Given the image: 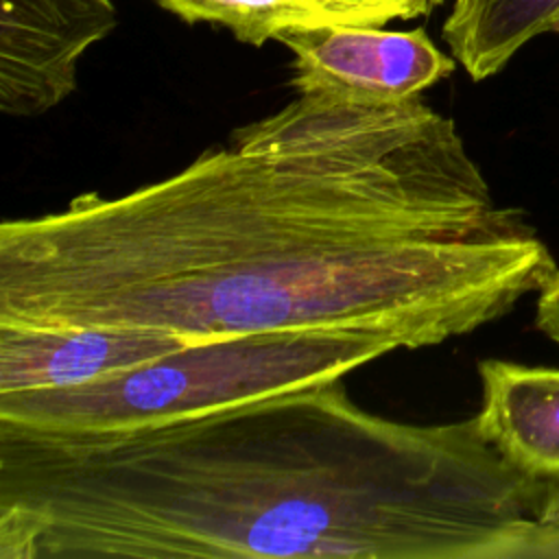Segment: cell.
I'll return each instance as SVG.
<instances>
[{"label": "cell", "instance_id": "3957f363", "mask_svg": "<svg viewBox=\"0 0 559 559\" xmlns=\"http://www.w3.org/2000/svg\"><path fill=\"white\" fill-rule=\"evenodd\" d=\"M402 349L367 330L253 332L188 343L127 371L68 386L0 393V426L116 432L181 421L323 384Z\"/></svg>", "mask_w": 559, "mask_h": 559}, {"label": "cell", "instance_id": "277c9868", "mask_svg": "<svg viewBox=\"0 0 559 559\" xmlns=\"http://www.w3.org/2000/svg\"><path fill=\"white\" fill-rule=\"evenodd\" d=\"M275 39L293 52L297 94L356 105L419 98L459 63L441 52L424 28L295 24L277 31Z\"/></svg>", "mask_w": 559, "mask_h": 559}, {"label": "cell", "instance_id": "30bf717a", "mask_svg": "<svg viewBox=\"0 0 559 559\" xmlns=\"http://www.w3.org/2000/svg\"><path fill=\"white\" fill-rule=\"evenodd\" d=\"M443 0H312L301 24L382 26L428 13Z\"/></svg>", "mask_w": 559, "mask_h": 559}, {"label": "cell", "instance_id": "7a4b0ae2", "mask_svg": "<svg viewBox=\"0 0 559 559\" xmlns=\"http://www.w3.org/2000/svg\"><path fill=\"white\" fill-rule=\"evenodd\" d=\"M550 483L476 417H380L338 378L133 430L0 426V559H559Z\"/></svg>", "mask_w": 559, "mask_h": 559}, {"label": "cell", "instance_id": "8fae6325", "mask_svg": "<svg viewBox=\"0 0 559 559\" xmlns=\"http://www.w3.org/2000/svg\"><path fill=\"white\" fill-rule=\"evenodd\" d=\"M535 325L550 341L559 345V269L550 277V282L539 290Z\"/></svg>", "mask_w": 559, "mask_h": 559}, {"label": "cell", "instance_id": "52a82bcc", "mask_svg": "<svg viewBox=\"0 0 559 559\" xmlns=\"http://www.w3.org/2000/svg\"><path fill=\"white\" fill-rule=\"evenodd\" d=\"M478 376L483 437L515 469L559 478V369L487 358Z\"/></svg>", "mask_w": 559, "mask_h": 559}, {"label": "cell", "instance_id": "9c48e42d", "mask_svg": "<svg viewBox=\"0 0 559 559\" xmlns=\"http://www.w3.org/2000/svg\"><path fill=\"white\" fill-rule=\"evenodd\" d=\"M186 22H216L236 39L262 46L277 31L301 24L312 0H155Z\"/></svg>", "mask_w": 559, "mask_h": 559}, {"label": "cell", "instance_id": "7c38bea8", "mask_svg": "<svg viewBox=\"0 0 559 559\" xmlns=\"http://www.w3.org/2000/svg\"><path fill=\"white\" fill-rule=\"evenodd\" d=\"M544 520L559 526V478L552 480L550 491H548V500L544 507Z\"/></svg>", "mask_w": 559, "mask_h": 559}, {"label": "cell", "instance_id": "8992f818", "mask_svg": "<svg viewBox=\"0 0 559 559\" xmlns=\"http://www.w3.org/2000/svg\"><path fill=\"white\" fill-rule=\"evenodd\" d=\"M188 343L142 328L0 323V393L79 386Z\"/></svg>", "mask_w": 559, "mask_h": 559}, {"label": "cell", "instance_id": "5b68a950", "mask_svg": "<svg viewBox=\"0 0 559 559\" xmlns=\"http://www.w3.org/2000/svg\"><path fill=\"white\" fill-rule=\"evenodd\" d=\"M114 26L111 0H0V111L57 107L76 87L81 55Z\"/></svg>", "mask_w": 559, "mask_h": 559}, {"label": "cell", "instance_id": "ba28073f", "mask_svg": "<svg viewBox=\"0 0 559 559\" xmlns=\"http://www.w3.org/2000/svg\"><path fill=\"white\" fill-rule=\"evenodd\" d=\"M559 33V0H454L443 22L452 57L474 81L498 74L531 39Z\"/></svg>", "mask_w": 559, "mask_h": 559}, {"label": "cell", "instance_id": "6da1fadb", "mask_svg": "<svg viewBox=\"0 0 559 559\" xmlns=\"http://www.w3.org/2000/svg\"><path fill=\"white\" fill-rule=\"evenodd\" d=\"M557 269L452 118L299 94L159 181L2 221L0 323L190 343L367 330L421 349L504 317Z\"/></svg>", "mask_w": 559, "mask_h": 559}]
</instances>
